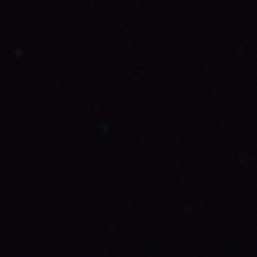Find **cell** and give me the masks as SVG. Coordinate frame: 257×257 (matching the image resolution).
<instances>
[]
</instances>
